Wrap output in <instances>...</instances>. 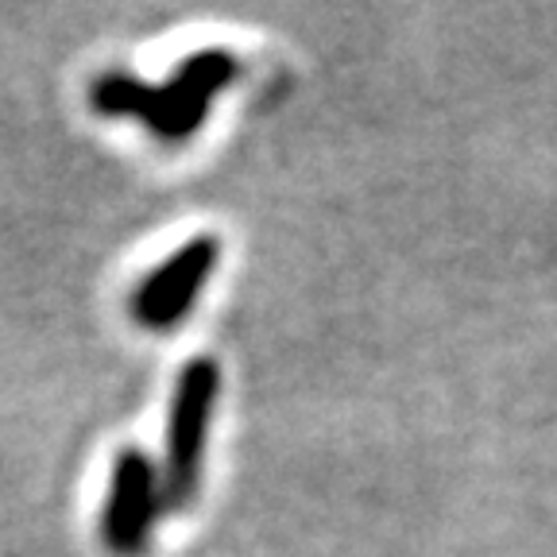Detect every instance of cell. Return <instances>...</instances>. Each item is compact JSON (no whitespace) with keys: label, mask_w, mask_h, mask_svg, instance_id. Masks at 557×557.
I'll return each mask as SVG.
<instances>
[{"label":"cell","mask_w":557,"mask_h":557,"mask_svg":"<svg viewBox=\"0 0 557 557\" xmlns=\"http://www.w3.org/2000/svg\"><path fill=\"white\" fill-rule=\"evenodd\" d=\"M163 511L159 499V469L139 445L116 453L109 499L101 515V539L116 557H139L148 549L156 519Z\"/></svg>","instance_id":"3957f363"},{"label":"cell","mask_w":557,"mask_h":557,"mask_svg":"<svg viewBox=\"0 0 557 557\" xmlns=\"http://www.w3.org/2000/svg\"><path fill=\"white\" fill-rule=\"evenodd\" d=\"M221 395V364L209 357H194L178 372L166 418V465L159 472V499L171 511H186L198 496L201 457H206L209 418Z\"/></svg>","instance_id":"6da1fadb"},{"label":"cell","mask_w":557,"mask_h":557,"mask_svg":"<svg viewBox=\"0 0 557 557\" xmlns=\"http://www.w3.org/2000/svg\"><path fill=\"white\" fill-rule=\"evenodd\" d=\"M89 101L97 104V113L104 116H139L144 128L151 136L166 139V144H178V139H190L201 128L209 113V97L186 94V89L171 86H148V82L121 74V70H109L89 86Z\"/></svg>","instance_id":"7a4b0ae2"},{"label":"cell","mask_w":557,"mask_h":557,"mask_svg":"<svg viewBox=\"0 0 557 557\" xmlns=\"http://www.w3.org/2000/svg\"><path fill=\"white\" fill-rule=\"evenodd\" d=\"M221 260V240L218 236H194L190 244H183L163 268L151 271L139 283L136 298H132V313L139 325L148 330H171L194 310L206 278L213 275Z\"/></svg>","instance_id":"277c9868"},{"label":"cell","mask_w":557,"mask_h":557,"mask_svg":"<svg viewBox=\"0 0 557 557\" xmlns=\"http://www.w3.org/2000/svg\"><path fill=\"white\" fill-rule=\"evenodd\" d=\"M236 70H240V62H236L233 51L206 47V51H194L190 59L178 62L166 82L178 86V89H186V94H198V97H209V101H213V97H218L221 89L236 78Z\"/></svg>","instance_id":"5b68a950"}]
</instances>
